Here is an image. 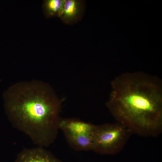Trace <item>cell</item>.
<instances>
[{"label":"cell","instance_id":"obj_6","mask_svg":"<svg viewBox=\"0 0 162 162\" xmlns=\"http://www.w3.org/2000/svg\"><path fill=\"white\" fill-rule=\"evenodd\" d=\"M82 9L81 1L65 0L62 11L59 17L65 23L71 22L78 17Z\"/></svg>","mask_w":162,"mask_h":162},{"label":"cell","instance_id":"obj_3","mask_svg":"<svg viewBox=\"0 0 162 162\" xmlns=\"http://www.w3.org/2000/svg\"><path fill=\"white\" fill-rule=\"evenodd\" d=\"M131 133L118 122L95 125L92 150L102 154L116 153L124 146Z\"/></svg>","mask_w":162,"mask_h":162},{"label":"cell","instance_id":"obj_5","mask_svg":"<svg viewBox=\"0 0 162 162\" xmlns=\"http://www.w3.org/2000/svg\"><path fill=\"white\" fill-rule=\"evenodd\" d=\"M95 125L77 120L60 119L59 128L64 134L81 135L93 134Z\"/></svg>","mask_w":162,"mask_h":162},{"label":"cell","instance_id":"obj_8","mask_svg":"<svg viewBox=\"0 0 162 162\" xmlns=\"http://www.w3.org/2000/svg\"><path fill=\"white\" fill-rule=\"evenodd\" d=\"M65 0H46L44 1L43 9L47 18L59 17L64 5Z\"/></svg>","mask_w":162,"mask_h":162},{"label":"cell","instance_id":"obj_1","mask_svg":"<svg viewBox=\"0 0 162 162\" xmlns=\"http://www.w3.org/2000/svg\"><path fill=\"white\" fill-rule=\"evenodd\" d=\"M106 106L118 122L131 133L157 136L162 131V84L155 76L142 72L116 77Z\"/></svg>","mask_w":162,"mask_h":162},{"label":"cell","instance_id":"obj_2","mask_svg":"<svg viewBox=\"0 0 162 162\" xmlns=\"http://www.w3.org/2000/svg\"><path fill=\"white\" fill-rule=\"evenodd\" d=\"M5 108L13 127L37 146H49L57 137L61 104L49 88L38 81L21 82L9 89Z\"/></svg>","mask_w":162,"mask_h":162},{"label":"cell","instance_id":"obj_4","mask_svg":"<svg viewBox=\"0 0 162 162\" xmlns=\"http://www.w3.org/2000/svg\"><path fill=\"white\" fill-rule=\"evenodd\" d=\"M14 162H62L45 148H24L17 154Z\"/></svg>","mask_w":162,"mask_h":162},{"label":"cell","instance_id":"obj_7","mask_svg":"<svg viewBox=\"0 0 162 162\" xmlns=\"http://www.w3.org/2000/svg\"><path fill=\"white\" fill-rule=\"evenodd\" d=\"M64 134L69 144L74 149L79 151L92 150L93 134L81 135Z\"/></svg>","mask_w":162,"mask_h":162}]
</instances>
